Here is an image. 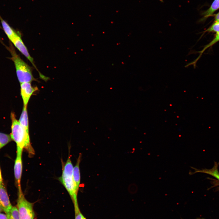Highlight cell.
<instances>
[{
    "instance_id": "1",
    "label": "cell",
    "mask_w": 219,
    "mask_h": 219,
    "mask_svg": "<svg viewBox=\"0 0 219 219\" xmlns=\"http://www.w3.org/2000/svg\"><path fill=\"white\" fill-rule=\"evenodd\" d=\"M10 118L12 121L10 135L12 140L16 144V148L23 150L24 149L29 157H32L35 155V152L30 142L29 131L22 126L19 121L16 119L14 112H11Z\"/></svg>"
},
{
    "instance_id": "2",
    "label": "cell",
    "mask_w": 219,
    "mask_h": 219,
    "mask_svg": "<svg viewBox=\"0 0 219 219\" xmlns=\"http://www.w3.org/2000/svg\"><path fill=\"white\" fill-rule=\"evenodd\" d=\"M62 173L59 180L68 193L74 204L78 203L77 190L73 178V166L69 155L65 163H62Z\"/></svg>"
},
{
    "instance_id": "3",
    "label": "cell",
    "mask_w": 219,
    "mask_h": 219,
    "mask_svg": "<svg viewBox=\"0 0 219 219\" xmlns=\"http://www.w3.org/2000/svg\"><path fill=\"white\" fill-rule=\"evenodd\" d=\"M7 48L11 55L10 59L14 63L17 76L20 83L31 82L35 81L32 74L31 68L21 59L12 44H10Z\"/></svg>"
},
{
    "instance_id": "4",
    "label": "cell",
    "mask_w": 219,
    "mask_h": 219,
    "mask_svg": "<svg viewBox=\"0 0 219 219\" xmlns=\"http://www.w3.org/2000/svg\"><path fill=\"white\" fill-rule=\"evenodd\" d=\"M17 188L16 207L20 219H35V214L33 209L34 203L30 202L26 200L21 187Z\"/></svg>"
},
{
    "instance_id": "5",
    "label": "cell",
    "mask_w": 219,
    "mask_h": 219,
    "mask_svg": "<svg viewBox=\"0 0 219 219\" xmlns=\"http://www.w3.org/2000/svg\"><path fill=\"white\" fill-rule=\"evenodd\" d=\"M10 41L19 51L30 61L38 72L40 76L44 79L47 78V77L41 73L37 68L34 63L33 58L29 54L28 49L21 39L19 34L18 33Z\"/></svg>"
},
{
    "instance_id": "6",
    "label": "cell",
    "mask_w": 219,
    "mask_h": 219,
    "mask_svg": "<svg viewBox=\"0 0 219 219\" xmlns=\"http://www.w3.org/2000/svg\"><path fill=\"white\" fill-rule=\"evenodd\" d=\"M23 150L16 148V156L15 161L14 171L16 185L17 187H21L23 163L22 155Z\"/></svg>"
},
{
    "instance_id": "7",
    "label": "cell",
    "mask_w": 219,
    "mask_h": 219,
    "mask_svg": "<svg viewBox=\"0 0 219 219\" xmlns=\"http://www.w3.org/2000/svg\"><path fill=\"white\" fill-rule=\"evenodd\" d=\"M37 89V87H33L31 85V82H24L20 84L21 95L23 106L27 107L31 96Z\"/></svg>"
},
{
    "instance_id": "8",
    "label": "cell",
    "mask_w": 219,
    "mask_h": 219,
    "mask_svg": "<svg viewBox=\"0 0 219 219\" xmlns=\"http://www.w3.org/2000/svg\"><path fill=\"white\" fill-rule=\"evenodd\" d=\"M0 205L6 214L10 212L12 207L3 183L0 185Z\"/></svg>"
},
{
    "instance_id": "9",
    "label": "cell",
    "mask_w": 219,
    "mask_h": 219,
    "mask_svg": "<svg viewBox=\"0 0 219 219\" xmlns=\"http://www.w3.org/2000/svg\"><path fill=\"white\" fill-rule=\"evenodd\" d=\"M0 20L3 30L8 37L11 41L18 33L0 15Z\"/></svg>"
},
{
    "instance_id": "10",
    "label": "cell",
    "mask_w": 219,
    "mask_h": 219,
    "mask_svg": "<svg viewBox=\"0 0 219 219\" xmlns=\"http://www.w3.org/2000/svg\"><path fill=\"white\" fill-rule=\"evenodd\" d=\"M81 155L79 156L76 165L73 167V178L76 189L78 191L80 181V173L79 169V164L81 161Z\"/></svg>"
},
{
    "instance_id": "11",
    "label": "cell",
    "mask_w": 219,
    "mask_h": 219,
    "mask_svg": "<svg viewBox=\"0 0 219 219\" xmlns=\"http://www.w3.org/2000/svg\"><path fill=\"white\" fill-rule=\"evenodd\" d=\"M217 168V164L215 163L213 167L210 169H205L200 170L194 168L195 172L192 173L191 174L197 172L205 173L213 176L219 181V172Z\"/></svg>"
},
{
    "instance_id": "12",
    "label": "cell",
    "mask_w": 219,
    "mask_h": 219,
    "mask_svg": "<svg viewBox=\"0 0 219 219\" xmlns=\"http://www.w3.org/2000/svg\"><path fill=\"white\" fill-rule=\"evenodd\" d=\"M19 121L22 126L26 130L29 131V121L27 107L23 106Z\"/></svg>"
},
{
    "instance_id": "13",
    "label": "cell",
    "mask_w": 219,
    "mask_h": 219,
    "mask_svg": "<svg viewBox=\"0 0 219 219\" xmlns=\"http://www.w3.org/2000/svg\"><path fill=\"white\" fill-rule=\"evenodd\" d=\"M219 9V0H214L210 7L207 10L203 12V19L212 16L214 13Z\"/></svg>"
},
{
    "instance_id": "14",
    "label": "cell",
    "mask_w": 219,
    "mask_h": 219,
    "mask_svg": "<svg viewBox=\"0 0 219 219\" xmlns=\"http://www.w3.org/2000/svg\"><path fill=\"white\" fill-rule=\"evenodd\" d=\"M218 41H219V33H216L214 38L209 43H208V44L205 46L203 49L201 51L198 52L200 53V55L199 56L194 62L192 63L193 64H194V65H195V64H196L197 61L200 58L203 52L208 48L210 47Z\"/></svg>"
},
{
    "instance_id": "15",
    "label": "cell",
    "mask_w": 219,
    "mask_h": 219,
    "mask_svg": "<svg viewBox=\"0 0 219 219\" xmlns=\"http://www.w3.org/2000/svg\"><path fill=\"white\" fill-rule=\"evenodd\" d=\"M12 140L10 134L0 132V149Z\"/></svg>"
},
{
    "instance_id": "16",
    "label": "cell",
    "mask_w": 219,
    "mask_h": 219,
    "mask_svg": "<svg viewBox=\"0 0 219 219\" xmlns=\"http://www.w3.org/2000/svg\"><path fill=\"white\" fill-rule=\"evenodd\" d=\"M6 214L8 219H20L16 206H12L10 212Z\"/></svg>"
},
{
    "instance_id": "17",
    "label": "cell",
    "mask_w": 219,
    "mask_h": 219,
    "mask_svg": "<svg viewBox=\"0 0 219 219\" xmlns=\"http://www.w3.org/2000/svg\"><path fill=\"white\" fill-rule=\"evenodd\" d=\"M75 219H86L81 212L78 203L74 204Z\"/></svg>"
},
{
    "instance_id": "18",
    "label": "cell",
    "mask_w": 219,
    "mask_h": 219,
    "mask_svg": "<svg viewBox=\"0 0 219 219\" xmlns=\"http://www.w3.org/2000/svg\"><path fill=\"white\" fill-rule=\"evenodd\" d=\"M207 32L219 33V21H215L209 27L203 32L204 33Z\"/></svg>"
},
{
    "instance_id": "19",
    "label": "cell",
    "mask_w": 219,
    "mask_h": 219,
    "mask_svg": "<svg viewBox=\"0 0 219 219\" xmlns=\"http://www.w3.org/2000/svg\"><path fill=\"white\" fill-rule=\"evenodd\" d=\"M0 219H8V218L6 214L0 213Z\"/></svg>"
},
{
    "instance_id": "20",
    "label": "cell",
    "mask_w": 219,
    "mask_h": 219,
    "mask_svg": "<svg viewBox=\"0 0 219 219\" xmlns=\"http://www.w3.org/2000/svg\"><path fill=\"white\" fill-rule=\"evenodd\" d=\"M215 21H219V12L215 15Z\"/></svg>"
},
{
    "instance_id": "21",
    "label": "cell",
    "mask_w": 219,
    "mask_h": 219,
    "mask_svg": "<svg viewBox=\"0 0 219 219\" xmlns=\"http://www.w3.org/2000/svg\"><path fill=\"white\" fill-rule=\"evenodd\" d=\"M3 184V179L2 176L0 166V185Z\"/></svg>"
},
{
    "instance_id": "22",
    "label": "cell",
    "mask_w": 219,
    "mask_h": 219,
    "mask_svg": "<svg viewBox=\"0 0 219 219\" xmlns=\"http://www.w3.org/2000/svg\"><path fill=\"white\" fill-rule=\"evenodd\" d=\"M2 211H3L2 207L0 205V213H1V212Z\"/></svg>"
},
{
    "instance_id": "23",
    "label": "cell",
    "mask_w": 219,
    "mask_h": 219,
    "mask_svg": "<svg viewBox=\"0 0 219 219\" xmlns=\"http://www.w3.org/2000/svg\"><path fill=\"white\" fill-rule=\"evenodd\" d=\"M160 1L161 2H163V0H160Z\"/></svg>"
}]
</instances>
